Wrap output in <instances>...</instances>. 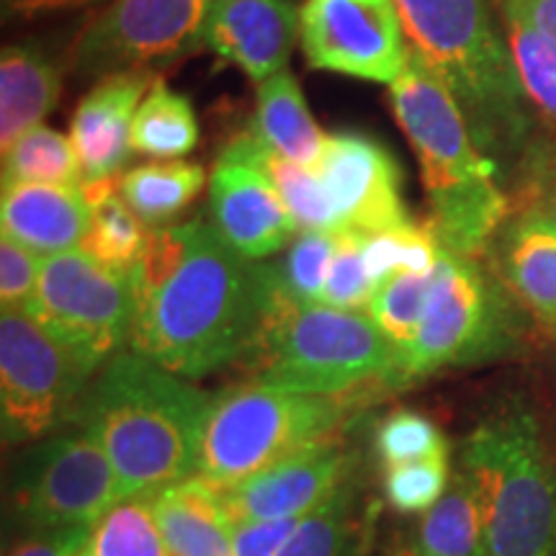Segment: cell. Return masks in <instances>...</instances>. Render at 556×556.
Returning a JSON list of instances; mask_svg holds the SVG:
<instances>
[{
	"mask_svg": "<svg viewBox=\"0 0 556 556\" xmlns=\"http://www.w3.org/2000/svg\"><path fill=\"white\" fill-rule=\"evenodd\" d=\"M3 180L83 186V168L73 139L45 124L29 129L3 152Z\"/></svg>",
	"mask_w": 556,
	"mask_h": 556,
	"instance_id": "cell-29",
	"label": "cell"
},
{
	"mask_svg": "<svg viewBox=\"0 0 556 556\" xmlns=\"http://www.w3.org/2000/svg\"><path fill=\"white\" fill-rule=\"evenodd\" d=\"M336 240L338 232H315V229H302L291 240L287 258L274 263L278 289L283 296L302 304L323 302Z\"/></svg>",
	"mask_w": 556,
	"mask_h": 556,
	"instance_id": "cell-35",
	"label": "cell"
},
{
	"mask_svg": "<svg viewBox=\"0 0 556 556\" xmlns=\"http://www.w3.org/2000/svg\"><path fill=\"white\" fill-rule=\"evenodd\" d=\"M212 225L250 261L268 258L296 238V222L258 165L222 152L208 178Z\"/></svg>",
	"mask_w": 556,
	"mask_h": 556,
	"instance_id": "cell-16",
	"label": "cell"
},
{
	"mask_svg": "<svg viewBox=\"0 0 556 556\" xmlns=\"http://www.w3.org/2000/svg\"><path fill=\"white\" fill-rule=\"evenodd\" d=\"M88 0H3L5 13H16V16H37V13L65 11L86 5Z\"/></svg>",
	"mask_w": 556,
	"mask_h": 556,
	"instance_id": "cell-44",
	"label": "cell"
},
{
	"mask_svg": "<svg viewBox=\"0 0 556 556\" xmlns=\"http://www.w3.org/2000/svg\"><path fill=\"white\" fill-rule=\"evenodd\" d=\"M299 13L294 0H214L204 47L261 86L287 70L299 39Z\"/></svg>",
	"mask_w": 556,
	"mask_h": 556,
	"instance_id": "cell-17",
	"label": "cell"
},
{
	"mask_svg": "<svg viewBox=\"0 0 556 556\" xmlns=\"http://www.w3.org/2000/svg\"><path fill=\"white\" fill-rule=\"evenodd\" d=\"M364 245V232L340 229L328 281H325L323 304L348 312H368V304H371L377 287L371 283V276H368Z\"/></svg>",
	"mask_w": 556,
	"mask_h": 556,
	"instance_id": "cell-36",
	"label": "cell"
},
{
	"mask_svg": "<svg viewBox=\"0 0 556 556\" xmlns=\"http://www.w3.org/2000/svg\"><path fill=\"white\" fill-rule=\"evenodd\" d=\"M90 536V528H60L45 531V536L26 539L9 552V556H78Z\"/></svg>",
	"mask_w": 556,
	"mask_h": 556,
	"instance_id": "cell-42",
	"label": "cell"
},
{
	"mask_svg": "<svg viewBox=\"0 0 556 556\" xmlns=\"http://www.w3.org/2000/svg\"><path fill=\"white\" fill-rule=\"evenodd\" d=\"M407 552L413 556H486L482 513L467 471H458L443 497L422 516Z\"/></svg>",
	"mask_w": 556,
	"mask_h": 556,
	"instance_id": "cell-26",
	"label": "cell"
},
{
	"mask_svg": "<svg viewBox=\"0 0 556 556\" xmlns=\"http://www.w3.org/2000/svg\"><path fill=\"white\" fill-rule=\"evenodd\" d=\"M430 281H433V270H428V274L402 270V274L387 278L374 291L371 304H368V315L389 338V343L397 348L400 356L413 345L417 328H420L430 294Z\"/></svg>",
	"mask_w": 556,
	"mask_h": 556,
	"instance_id": "cell-33",
	"label": "cell"
},
{
	"mask_svg": "<svg viewBox=\"0 0 556 556\" xmlns=\"http://www.w3.org/2000/svg\"><path fill=\"white\" fill-rule=\"evenodd\" d=\"M206 173L189 160H165L129 168L119 178V193L148 227H165L176 219L199 191Z\"/></svg>",
	"mask_w": 556,
	"mask_h": 556,
	"instance_id": "cell-27",
	"label": "cell"
},
{
	"mask_svg": "<svg viewBox=\"0 0 556 556\" xmlns=\"http://www.w3.org/2000/svg\"><path fill=\"white\" fill-rule=\"evenodd\" d=\"M448 454L387 467L384 497L402 516L428 513L448 490Z\"/></svg>",
	"mask_w": 556,
	"mask_h": 556,
	"instance_id": "cell-38",
	"label": "cell"
},
{
	"mask_svg": "<svg viewBox=\"0 0 556 556\" xmlns=\"http://www.w3.org/2000/svg\"><path fill=\"white\" fill-rule=\"evenodd\" d=\"M377 454L387 467L448 454V443L430 417L415 409H394L377 430Z\"/></svg>",
	"mask_w": 556,
	"mask_h": 556,
	"instance_id": "cell-37",
	"label": "cell"
},
{
	"mask_svg": "<svg viewBox=\"0 0 556 556\" xmlns=\"http://www.w3.org/2000/svg\"><path fill=\"white\" fill-rule=\"evenodd\" d=\"M199 144V122L191 101L155 78L131 124V148L139 155L178 160Z\"/></svg>",
	"mask_w": 556,
	"mask_h": 556,
	"instance_id": "cell-28",
	"label": "cell"
},
{
	"mask_svg": "<svg viewBox=\"0 0 556 556\" xmlns=\"http://www.w3.org/2000/svg\"><path fill=\"white\" fill-rule=\"evenodd\" d=\"M62 75L31 45H9L0 54V148L3 152L26 131L39 127L58 106Z\"/></svg>",
	"mask_w": 556,
	"mask_h": 556,
	"instance_id": "cell-22",
	"label": "cell"
},
{
	"mask_svg": "<svg viewBox=\"0 0 556 556\" xmlns=\"http://www.w3.org/2000/svg\"><path fill=\"white\" fill-rule=\"evenodd\" d=\"M299 41L309 67L387 86L409 54L394 0H304Z\"/></svg>",
	"mask_w": 556,
	"mask_h": 556,
	"instance_id": "cell-13",
	"label": "cell"
},
{
	"mask_svg": "<svg viewBox=\"0 0 556 556\" xmlns=\"http://www.w3.org/2000/svg\"><path fill=\"white\" fill-rule=\"evenodd\" d=\"M462 469L475 482L486 556H556V475L536 417L510 407L471 430Z\"/></svg>",
	"mask_w": 556,
	"mask_h": 556,
	"instance_id": "cell-6",
	"label": "cell"
},
{
	"mask_svg": "<svg viewBox=\"0 0 556 556\" xmlns=\"http://www.w3.org/2000/svg\"><path fill=\"white\" fill-rule=\"evenodd\" d=\"M214 0H114L78 34L73 70L80 80L155 73L204 47Z\"/></svg>",
	"mask_w": 556,
	"mask_h": 556,
	"instance_id": "cell-11",
	"label": "cell"
},
{
	"mask_svg": "<svg viewBox=\"0 0 556 556\" xmlns=\"http://www.w3.org/2000/svg\"><path fill=\"white\" fill-rule=\"evenodd\" d=\"M214 397L139 353L106 361L78 409L119 479V497L150 495L199 471Z\"/></svg>",
	"mask_w": 556,
	"mask_h": 556,
	"instance_id": "cell-3",
	"label": "cell"
},
{
	"mask_svg": "<svg viewBox=\"0 0 556 556\" xmlns=\"http://www.w3.org/2000/svg\"><path fill=\"white\" fill-rule=\"evenodd\" d=\"M516 206H533L556 222V135L533 137L516 173Z\"/></svg>",
	"mask_w": 556,
	"mask_h": 556,
	"instance_id": "cell-39",
	"label": "cell"
},
{
	"mask_svg": "<svg viewBox=\"0 0 556 556\" xmlns=\"http://www.w3.org/2000/svg\"><path fill=\"white\" fill-rule=\"evenodd\" d=\"M402 556H413V554H409V552H405V554H402Z\"/></svg>",
	"mask_w": 556,
	"mask_h": 556,
	"instance_id": "cell-45",
	"label": "cell"
},
{
	"mask_svg": "<svg viewBox=\"0 0 556 556\" xmlns=\"http://www.w3.org/2000/svg\"><path fill=\"white\" fill-rule=\"evenodd\" d=\"M516 307L510 291L479 258L441 248L422 323L400 356L397 387L505 353L518 332Z\"/></svg>",
	"mask_w": 556,
	"mask_h": 556,
	"instance_id": "cell-8",
	"label": "cell"
},
{
	"mask_svg": "<svg viewBox=\"0 0 556 556\" xmlns=\"http://www.w3.org/2000/svg\"><path fill=\"white\" fill-rule=\"evenodd\" d=\"M258 168L270 178L276 191L281 193L283 204L294 217L299 232L302 229H315V232H340V222L336 206L319 184L317 173L304 168V165L291 163V160L276 155L253 129L242 131L225 148Z\"/></svg>",
	"mask_w": 556,
	"mask_h": 556,
	"instance_id": "cell-25",
	"label": "cell"
},
{
	"mask_svg": "<svg viewBox=\"0 0 556 556\" xmlns=\"http://www.w3.org/2000/svg\"><path fill=\"white\" fill-rule=\"evenodd\" d=\"M348 475V454L336 435L283 458L250 479L219 490L235 526L250 520L304 518L328 503Z\"/></svg>",
	"mask_w": 556,
	"mask_h": 556,
	"instance_id": "cell-15",
	"label": "cell"
},
{
	"mask_svg": "<svg viewBox=\"0 0 556 556\" xmlns=\"http://www.w3.org/2000/svg\"><path fill=\"white\" fill-rule=\"evenodd\" d=\"M503 26L526 99L556 135V41L513 16H503Z\"/></svg>",
	"mask_w": 556,
	"mask_h": 556,
	"instance_id": "cell-31",
	"label": "cell"
},
{
	"mask_svg": "<svg viewBox=\"0 0 556 556\" xmlns=\"http://www.w3.org/2000/svg\"><path fill=\"white\" fill-rule=\"evenodd\" d=\"M90 206V222L83 250L103 266L131 274L148 253L152 227L137 217L119 193L116 180H86L83 184Z\"/></svg>",
	"mask_w": 556,
	"mask_h": 556,
	"instance_id": "cell-24",
	"label": "cell"
},
{
	"mask_svg": "<svg viewBox=\"0 0 556 556\" xmlns=\"http://www.w3.org/2000/svg\"><path fill=\"white\" fill-rule=\"evenodd\" d=\"M503 16H513L556 41V0H497Z\"/></svg>",
	"mask_w": 556,
	"mask_h": 556,
	"instance_id": "cell-43",
	"label": "cell"
},
{
	"mask_svg": "<svg viewBox=\"0 0 556 556\" xmlns=\"http://www.w3.org/2000/svg\"><path fill=\"white\" fill-rule=\"evenodd\" d=\"M407 45L462 106L475 142L500 173H516L536 137L492 0H394Z\"/></svg>",
	"mask_w": 556,
	"mask_h": 556,
	"instance_id": "cell-2",
	"label": "cell"
},
{
	"mask_svg": "<svg viewBox=\"0 0 556 556\" xmlns=\"http://www.w3.org/2000/svg\"><path fill=\"white\" fill-rule=\"evenodd\" d=\"M155 73H119L96 83L83 96L70 122V139L78 152L83 184L116 180L131 157V124Z\"/></svg>",
	"mask_w": 556,
	"mask_h": 556,
	"instance_id": "cell-18",
	"label": "cell"
},
{
	"mask_svg": "<svg viewBox=\"0 0 556 556\" xmlns=\"http://www.w3.org/2000/svg\"><path fill=\"white\" fill-rule=\"evenodd\" d=\"M276 291L274 263L240 255L208 222L152 227L129 348L184 379L206 377L248 356Z\"/></svg>",
	"mask_w": 556,
	"mask_h": 556,
	"instance_id": "cell-1",
	"label": "cell"
},
{
	"mask_svg": "<svg viewBox=\"0 0 556 556\" xmlns=\"http://www.w3.org/2000/svg\"><path fill=\"white\" fill-rule=\"evenodd\" d=\"M137 309V270L103 266L83 248L41 261L26 312L99 368L129 345Z\"/></svg>",
	"mask_w": 556,
	"mask_h": 556,
	"instance_id": "cell-9",
	"label": "cell"
},
{
	"mask_svg": "<svg viewBox=\"0 0 556 556\" xmlns=\"http://www.w3.org/2000/svg\"><path fill=\"white\" fill-rule=\"evenodd\" d=\"M99 371L26 309L0 317V409L9 443L50 433Z\"/></svg>",
	"mask_w": 556,
	"mask_h": 556,
	"instance_id": "cell-10",
	"label": "cell"
},
{
	"mask_svg": "<svg viewBox=\"0 0 556 556\" xmlns=\"http://www.w3.org/2000/svg\"><path fill=\"white\" fill-rule=\"evenodd\" d=\"M389 103L420 163L426 227L441 248L482 258L513 212L497 163L479 150L462 106L413 50L389 86Z\"/></svg>",
	"mask_w": 556,
	"mask_h": 556,
	"instance_id": "cell-4",
	"label": "cell"
},
{
	"mask_svg": "<svg viewBox=\"0 0 556 556\" xmlns=\"http://www.w3.org/2000/svg\"><path fill=\"white\" fill-rule=\"evenodd\" d=\"M248 361L255 381L291 392L351 397L358 389H400L397 348L368 312L291 302L281 289Z\"/></svg>",
	"mask_w": 556,
	"mask_h": 556,
	"instance_id": "cell-5",
	"label": "cell"
},
{
	"mask_svg": "<svg viewBox=\"0 0 556 556\" xmlns=\"http://www.w3.org/2000/svg\"><path fill=\"white\" fill-rule=\"evenodd\" d=\"M150 505L173 556H235L232 528L219 490L193 475L150 492Z\"/></svg>",
	"mask_w": 556,
	"mask_h": 556,
	"instance_id": "cell-21",
	"label": "cell"
},
{
	"mask_svg": "<svg viewBox=\"0 0 556 556\" xmlns=\"http://www.w3.org/2000/svg\"><path fill=\"white\" fill-rule=\"evenodd\" d=\"M276 556H361V523L348 486L302 518Z\"/></svg>",
	"mask_w": 556,
	"mask_h": 556,
	"instance_id": "cell-32",
	"label": "cell"
},
{
	"mask_svg": "<svg viewBox=\"0 0 556 556\" xmlns=\"http://www.w3.org/2000/svg\"><path fill=\"white\" fill-rule=\"evenodd\" d=\"M41 255L31 253L21 242L0 238V302L3 309H26L37 294Z\"/></svg>",
	"mask_w": 556,
	"mask_h": 556,
	"instance_id": "cell-40",
	"label": "cell"
},
{
	"mask_svg": "<svg viewBox=\"0 0 556 556\" xmlns=\"http://www.w3.org/2000/svg\"><path fill=\"white\" fill-rule=\"evenodd\" d=\"M250 129L276 155L309 170L319 163L325 142H328V135L312 119L302 88L296 86L289 70H281L258 86V109H255Z\"/></svg>",
	"mask_w": 556,
	"mask_h": 556,
	"instance_id": "cell-23",
	"label": "cell"
},
{
	"mask_svg": "<svg viewBox=\"0 0 556 556\" xmlns=\"http://www.w3.org/2000/svg\"><path fill=\"white\" fill-rule=\"evenodd\" d=\"M312 170L336 206L340 229L377 235L415 225L402 201L397 157L379 139L348 129L328 135Z\"/></svg>",
	"mask_w": 556,
	"mask_h": 556,
	"instance_id": "cell-14",
	"label": "cell"
},
{
	"mask_svg": "<svg viewBox=\"0 0 556 556\" xmlns=\"http://www.w3.org/2000/svg\"><path fill=\"white\" fill-rule=\"evenodd\" d=\"M302 518L250 520L232 528L235 556H276L296 531Z\"/></svg>",
	"mask_w": 556,
	"mask_h": 556,
	"instance_id": "cell-41",
	"label": "cell"
},
{
	"mask_svg": "<svg viewBox=\"0 0 556 556\" xmlns=\"http://www.w3.org/2000/svg\"><path fill=\"white\" fill-rule=\"evenodd\" d=\"M88 222L90 206L83 186L3 180V199H0L3 235L41 258L83 248Z\"/></svg>",
	"mask_w": 556,
	"mask_h": 556,
	"instance_id": "cell-20",
	"label": "cell"
},
{
	"mask_svg": "<svg viewBox=\"0 0 556 556\" xmlns=\"http://www.w3.org/2000/svg\"><path fill=\"white\" fill-rule=\"evenodd\" d=\"M364 258L374 287H381L387 278L402 270L428 274L441 258V245L426 225H409L387 232L366 235Z\"/></svg>",
	"mask_w": 556,
	"mask_h": 556,
	"instance_id": "cell-34",
	"label": "cell"
},
{
	"mask_svg": "<svg viewBox=\"0 0 556 556\" xmlns=\"http://www.w3.org/2000/svg\"><path fill=\"white\" fill-rule=\"evenodd\" d=\"M78 556H173L160 531L150 497L137 495L116 503L99 523Z\"/></svg>",
	"mask_w": 556,
	"mask_h": 556,
	"instance_id": "cell-30",
	"label": "cell"
},
{
	"mask_svg": "<svg viewBox=\"0 0 556 556\" xmlns=\"http://www.w3.org/2000/svg\"><path fill=\"white\" fill-rule=\"evenodd\" d=\"M345 397L250 381L214 397L201 438V479L217 490L250 479L336 433Z\"/></svg>",
	"mask_w": 556,
	"mask_h": 556,
	"instance_id": "cell-7",
	"label": "cell"
},
{
	"mask_svg": "<svg viewBox=\"0 0 556 556\" xmlns=\"http://www.w3.org/2000/svg\"><path fill=\"white\" fill-rule=\"evenodd\" d=\"M16 510L39 531L93 528L119 497V479L86 428L52 435L34 451L13 490Z\"/></svg>",
	"mask_w": 556,
	"mask_h": 556,
	"instance_id": "cell-12",
	"label": "cell"
},
{
	"mask_svg": "<svg viewBox=\"0 0 556 556\" xmlns=\"http://www.w3.org/2000/svg\"><path fill=\"white\" fill-rule=\"evenodd\" d=\"M486 253L518 307L556 330V222L533 206H513Z\"/></svg>",
	"mask_w": 556,
	"mask_h": 556,
	"instance_id": "cell-19",
	"label": "cell"
}]
</instances>
